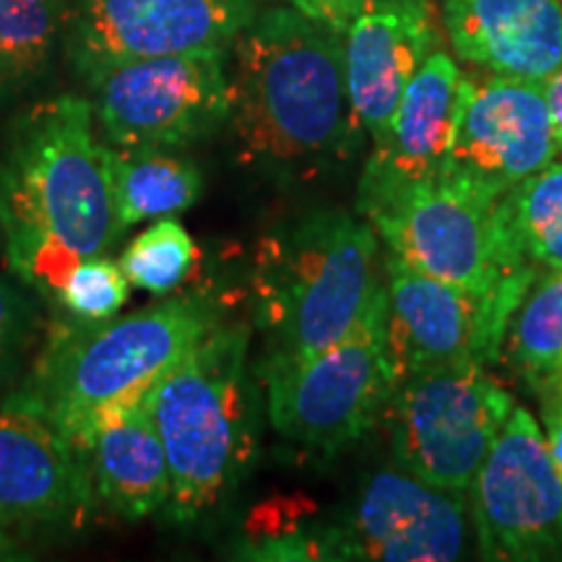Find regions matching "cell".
I'll use <instances>...</instances> for the list:
<instances>
[{"mask_svg":"<svg viewBox=\"0 0 562 562\" xmlns=\"http://www.w3.org/2000/svg\"><path fill=\"white\" fill-rule=\"evenodd\" d=\"M117 224L125 232L146 220L191 209L201 199V172L191 159L165 149H123L104 144Z\"/></svg>","mask_w":562,"mask_h":562,"instance_id":"ffe728a7","label":"cell"},{"mask_svg":"<svg viewBox=\"0 0 562 562\" xmlns=\"http://www.w3.org/2000/svg\"><path fill=\"white\" fill-rule=\"evenodd\" d=\"M544 425H547V448H550L554 469H558L562 480V409L544 414Z\"/></svg>","mask_w":562,"mask_h":562,"instance_id":"f546056e","label":"cell"},{"mask_svg":"<svg viewBox=\"0 0 562 562\" xmlns=\"http://www.w3.org/2000/svg\"><path fill=\"white\" fill-rule=\"evenodd\" d=\"M245 360L248 331L220 323L146 396L170 467L172 521L214 510L256 459V393Z\"/></svg>","mask_w":562,"mask_h":562,"instance_id":"277c9868","label":"cell"},{"mask_svg":"<svg viewBox=\"0 0 562 562\" xmlns=\"http://www.w3.org/2000/svg\"><path fill=\"white\" fill-rule=\"evenodd\" d=\"M256 13V0H76L66 50L89 79L133 58L229 50Z\"/></svg>","mask_w":562,"mask_h":562,"instance_id":"4fadbf2b","label":"cell"},{"mask_svg":"<svg viewBox=\"0 0 562 562\" xmlns=\"http://www.w3.org/2000/svg\"><path fill=\"white\" fill-rule=\"evenodd\" d=\"M531 281L472 292L385 252V360L393 383L456 362H497L505 328Z\"/></svg>","mask_w":562,"mask_h":562,"instance_id":"9c48e42d","label":"cell"},{"mask_svg":"<svg viewBox=\"0 0 562 562\" xmlns=\"http://www.w3.org/2000/svg\"><path fill=\"white\" fill-rule=\"evenodd\" d=\"M558 157L542 81L463 76L438 182L495 206Z\"/></svg>","mask_w":562,"mask_h":562,"instance_id":"8fae6325","label":"cell"},{"mask_svg":"<svg viewBox=\"0 0 562 562\" xmlns=\"http://www.w3.org/2000/svg\"><path fill=\"white\" fill-rule=\"evenodd\" d=\"M461 70L440 47L406 83L396 115L364 167L357 209L362 216L412 188L438 180L461 104Z\"/></svg>","mask_w":562,"mask_h":562,"instance_id":"2e32d148","label":"cell"},{"mask_svg":"<svg viewBox=\"0 0 562 562\" xmlns=\"http://www.w3.org/2000/svg\"><path fill=\"white\" fill-rule=\"evenodd\" d=\"M94 490L74 446L37 414L0 409V526L76 529L94 508Z\"/></svg>","mask_w":562,"mask_h":562,"instance_id":"9a60e30c","label":"cell"},{"mask_svg":"<svg viewBox=\"0 0 562 562\" xmlns=\"http://www.w3.org/2000/svg\"><path fill=\"white\" fill-rule=\"evenodd\" d=\"M467 492L484 558H562V480L537 419L521 406H513Z\"/></svg>","mask_w":562,"mask_h":562,"instance_id":"7c38bea8","label":"cell"},{"mask_svg":"<svg viewBox=\"0 0 562 562\" xmlns=\"http://www.w3.org/2000/svg\"><path fill=\"white\" fill-rule=\"evenodd\" d=\"M560 3H562V0H560Z\"/></svg>","mask_w":562,"mask_h":562,"instance_id":"836d02e7","label":"cell"},{"mask_svg":"<svg viewBox=\"0 0 562 562\" xmlns=\"http://www.w3.org/2000/svg\"><path fill=\"white\" fill-rule=\"evenodd\" d=\"M131 297V281L121 263L108 256H87L74 266L58 302L79 321H108L123 311Z\"/></svg>","mask_w":562,"mask_h":562,"instance_id":"d4e9b609","label":"cell"},{"mask_svg":"<svg viewBox=\"0 0 562 562\" xmlns=\"http://www.w3.org/2000/svg\"><path fill=\"white\" fill-rule=\"evenodd\" d=\"M463 492L442 490L406 469L372 474L347 526L326 531L331 560L448 562L467 544Z\"/></svg>","mask_w":562,"mask_h":562,"instance_id":"5bb4252c","label":"cell"},{"mask_svg":"<svg viewBox=\"0 0 562 562\" xmlns=\"http://www.w3.org/2000/svg\"><path fill=\"white\" fill-rule=\"evenodd\" d=\"M442 30L492 76L544 81L562 66L560 0H442Z\"/></svg>","mask_w":562,"mask_h":562,"instance_id":"ac0fdd59","label":"cell"},{"mask_svg":"<svg viewBox=\"0 0 562 562\" xmlns=\"http://www.w3.org/2000/svg\"><path fill=\"white\" fill-rule=\"evenodd\" d=\"M68 19V0H0V102L47 74Z\"/></svg>","mask_w":562,"mask_h":562,"instance_id":"44dd1931","label":"cell"},{"mask_svg":"<svg viewBox=\"0 0 562 562\" xmlns=\"http://www.w3.org/2000/svg\"><path fill=\"white\" fill-rule=\"evenodd\" d=\"M252 297L263 362L305 360L334 347L385 302L375 227L323 209L271 232L256 252Z\"/></svg>","mask_w":562,"mask_h":562,"instance_id":"3957f363","label":"cell"},{"mask_svg":"<svg viewBox=\"0 0 562 562\" xmlns=\"http://www.w3.org/2000/svg\"><path fill=\"white\" fill-rule=\"evenodd\" d=\"M40 328L37 302L16 281L0 277V383L11 375Z\"/></svg>","mask_w":562,"mask_h":562,"instance_id":"484cf974","label":"cell"},{"mask_svg":"<svg viewBox=\"0 0 562 562\" xmlns=\"http://www.w3.org/2000/svg\"><path fill=\"white\" fill-rule=\"evenodd\" d=\"M271 427L307 453L334 456L383 417L393 378L385 360V302L334 347L292 362H263Z\"/></svg>","mask_w":562,"mask_h":562,"instance_id":"52a82bcc","label":"cell"},{"mask_svg":"<svg viewBox=\"0 0 562 562\" xmlns=\"http://www.w3.org/2000/svg\"><path fill=\"white\" fill-rule=\"evenodd\" d=\"M537 393L539 404H542L544 414H552V412H560L562 409V362L558 364V370L552 372V375H547L542 383H537L531 389Z\"/></svg>","mask_w":562,"mask_h":562,"instance_id":"f1b7e54d","label":"cell"},{"mask_svg":"<svg viewBox=\"0 0 562 562\" xmlns=\"http://www.w3.org/2000/svg\"><path fill=\"white\" fill-rule=\"evenodd\" d=\"M0 220L9 248L50 235L81 258L104 256L123 235L89 100L53 97L11 125L0 161Z\"/></svg>","mask_w":562,"mask_h":562,"instance_id":"5b68a950","label":"cell"},{"mask_svg":"<svg viewBox=\"0 0 562 562\" xmlns=\"http://www.w3.org/2000/svg\"><path fill=\"white\" fill-rule=\"evenodd\" d=\"M30 554H24V547L16 537H13L11 529H3L0 526V562H13V560H26Z\"/></svg>","mask_w":562,"mask_h":562,"instance_id":"4dcf8cb0","label":"cell"},{"mask_svg":"<svg viewBox=\"0 0 562 562\" xmlns=\"http://www.w3.org/2000/svg\"><path fill=\"white\" fill-rule=\"evenodd\" d=\"M229 53L227 123L243 165L294 180L357 151L364 128L349 100L344 32L273 5L252 16Z\"/></svg>","mask_w":562,"mask_h":562,"instance_id":"6da1fadb","label":"cell"},{"mask_svg":"<svg viewBox=\"0 0 562 562\" xmlns=\"http://www.w3.org/2000/svg\"><path fill=\"white\" fill-rule=\"evenodd\" d=\"M146 396L102 412L70 440L97 501L131 521L165 510L172 490L167 453Z\"/></svg>","mask_w":562,"mask_h":562,"instance_id":"d6986e66","label":"cell"},{"mask_svg":"<svg viewBox=\"0 0 562 562\" xmlns=\"http://www.w3.org/2000/svg\"><path fill=\"white\" fill-rule=\"evenodd\" d=\"M220 323L216 302L199 292L165 294L123 318L60 323L5 406L37 414L70 442L102 412L140 402Z\"/></svg>","mask_w":562,"mask_h":562,"instance_id":"7a4b0ae2","label":"cell"},{"mask_svg":"<svg viewBox=\"0 0 562 562\" xmlns=\"http://www.w3.org/2000/svg\"><path fill=\"white\" fill-rule=\"evenodd\" d=\"M440 47L432 0H368L344 32L351 108L370 138L383 140L406 83Z\"/></svg>","mask_w":562,"mask_h":562,"instance_id":"e0dca14e","label":"cell"},{"mask_svg":"<svg viewBox=\"0 0 562 562\" xmlns=\"http://www.w3.org/2000/svg\"><path fill=\"white\" fill-rule=\"evenodd\" d=\"M542 87L547 97V108H550L554 146H558V157H562V66L554 70L550 79L542 81Z\"/></svg>","mask_w":562,"mask_h":562,"instance_id":"83f0119b","label":"cell"},{"mask_svg":"<svg viewBox=\"0 0 562 562\" xmlns=\"http://www.w3.org/2000/svg\"><path fill=\"white\" fill-rule=\"evenodd\" d=\"M364 220L406 266L463 290L501 292L542 273L513 256L497 203L490 206L438 180L398 193Z\"/></svg>","mask_w":562,"mask_h":562,"instance_id":"30bf717a","label":"cell"},{"mask_svg":"<svg viewBox=\"0 0 562 562\" xmlns=\"http://www.w3.org/2000/svg\"><path fill=\"white\" fill-rule=\"evenodd\" d=\"M501 360L533 389L562 362V269L542 271L505 328Z\"/></svg>","mask_w":562,"mask_h":562,"instance_id":"603a6c76","label":"cell"},{"mask_svg":"<svg viewBox=\"0 0 562 562\" xmlns=\"http://www.w3.org/2000/svg\"><path fill=\"white\" fill-rule=\"evenodd\" d=\"M505 243L524 266L537 271L562 269V161L513 188L497 201Z\"/></svg>","mask_w":562,"mask_h":562,"instance_id":"7402d4cb","label":"cell"},{"mask_svg":"<svg viewBox=\"0 0 562 562\" xmlns=\"http://www.w3.org/2000/svg\"><path fill=\"white\" fill-rule=\"evenodd\" d=\"M510 412L513 396L482 362H456L393 383L381 422L398 467L467 492Z\"/></svg>","mask_w":562,"mask_h":562,"instance_id":"8992f818","label":"cell"},{"mask_svg":"<svg viewBox=\"0 0 562 562\" xmlns=\"http://www.w3.org/2000/svg\"><path fill=\"white\" fill-rule=\"evenodd\" d=\"M229 50L133 58L89 76L91 110L110 146L178 149L229 117Z\"/></svg>","mask_w":562,"mask_h":562,"instance_id":"ba28073f","label":"cell"},{"mask_svg":"<svg viewBox=\"0 0 562 562\" xmlns=\"http://www.w3.org/2000/svg\"><path fill=\"white\" fill-rule=\"evenodd\" d=\"M117 263L131 286L151 294H172L193 269L195 245L175 216H161L133 237Z\"/></svg>","mask_w":562,"mask_h":562,"instance_id":"cb8c5ba5","label":"cell"},{"mask_svg":"<svg viewBox=\"0 0 562 562\" xmlns=\"http://www.w3.org/2000/svg\"><path fill=\"white\" fill-rule=\"evenodd\" d=\"M281 3L305 13L307 19L331 26L336 32H347V26L355 21L368 0H281Z\"/></svg>","mask_w":562,"mask_h":562,"instance_id":"4316f807","label":"cell"},{"mask_svg":"<svg viewBox=\"0 0 562 562\" xmlns=\"http://www.w3.org/2000/svg\"><path fill=\"white\" fill-rule=\"evenodd\" d=\"M68 3H70V5H74V3H76V0H68Z\"/></svg>","mask_w":562,"mask_h":562,"instance_id":"d6a6232c","label":"cell"},{"mask_svg":"<svg viewBox=\"0 0 562 562\" xmlns=\"http://www.w3.org/2000/svg\"><path fill=\"white\" fill-rule=\"evenodd\" d=\"M3 248H5V227H3V220H0V256H3Z\"/></svg>","mask_w":562,"mask_h":562,"instance_id":"1f68e13d","label":"cell"}]
</instances>
